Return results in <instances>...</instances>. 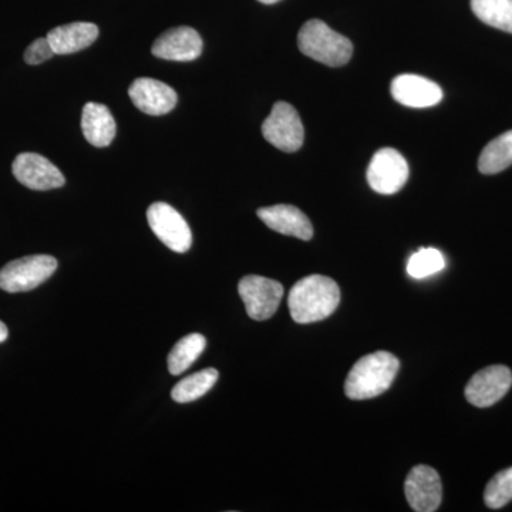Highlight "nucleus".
I'll use <instances>...</instances> for the list:
<instances>
[{
  "mask_svg": "<svg viewBox=\"0 0 512 512\" xmlns=\"http://www.w3.org/2000/svg\"><path fill=\"white\" fill-rule=\"evenodd\" d=\"M512 164V130L494 138L485 146L478 160V170L483 174H497Z\"/></svg>",
  "mask_w": 512,
  "mask_h": 512,
  "instance_id": "obj_18",
  "label": "nucleus"
},
{
  "mask_svg": "<svg viewBox=\"0 0 512 512\" xmlns=\"http://www.w3.org/2000/svg\"><path fill=\"white\" fill-rule=\"evenodd\" d=\"M128 96L134 106L148 116H164L174 110L178 101L173 87L147 77L134 80L128 89Z\"/></svg>",
  "mask_w": 512,
  "mask_h": 512,
  "instance_id": "obj_12",
  "label": "nucleus"
},
{
  "mask_svg": "<svg viewBox=\"0 0 512 512\" xmlns=\"http://www.w3.org/2000/svg\"><path fill=\"white\" fill-rule=\"evenodd\" d=\"M13 175L20 184L35 191L63 187L66 178L52 161L36 153H22L12 165Z\"/></svg>",
  "mask_w": 512,
  "mask_h": 512,
  "instance_id": "obj_9",
  "label": "nucleus"
},
{
  "mask_svg": "<svg viewBox=\"0 0 512 512\" xmlns=\"http://www.w3.org/2000/svg\"><path fill=\"white\" fill-rule=\"evenodd\" d=\"M393 99L413 109H427L443 100V90L433 80L417 74L397 76L390 87Z\"/></svg>",
  "mask_w": 512,
  "mask_h": 512,
  "instance_id": "obj_13",
  "label": "nucleus"
},
{
  "mask_svg": "<svg viewBox=\"0 0 512 512\" xmlns=\"http://www.w3.org/2000/svg\"><path fill=\"white\" fill-rule=\"evenodd\" d=\"M512 386V373L507 366H490L471 377L466 386V399L473 406L490 407L500 402Z\"/></svg>",
  "mask_w": 512,
  "mask_h": 512,
  "instance_id": "obj_10",
  "label": "nucleus"
},
{
  "mask_svg": "<svg viewBox=\"0 0 512 512\" xmlns=\"http://www.w3.org/2000/svg\"><path fill=\"white\" fill-rule=\"evenodd\" d=\"M407 503L417 512L439 510L443 500V485L439 473L429 466H416L404 484Z\"/></svg>",
  "mask_w": 512,
  "mask_h": 512,
  "instance_id": "obj_11",
  "label": "nucleus"
},
{
  "mask_svg": "<svg viewBox=\"0 0 512 512\" xmlns=\"http://www.w3.org/2000/svg\"><path fill=\"white\" fill-rule=\"evenodd\" d=\"M217 380V369L210 367V369L201 370V372L185 377L180 383L175 384L171 396H173L174 402L177 403L195 402V400L210 392Z\"/></svg>",
  "mask_w": 512,
  "mask_h": 512,
  "instance_id": "obj_20",
  "label": "nucleus"
},
{
  "mask_svg": "<svg viewBox=\"0 0 512 512\" xmlns=\"http://www.w3.org/2000/svg\"><path fill=\"white\" fill-rule=\"evenodd\" d=\"M340 289L333 279L311 275L301 279L289 292L288 306L292 319L301 325L320 322L336 311Z\"/></svg>",
  "mask_w": 512,
  "mask_h": 512,
  "instance_id": "obj_1",
  "label": "nucleus"
},
{
  "mask_svg": "<svg viewBox=\"0 0 512 512\" xmlns=\"http://www.w3.org/2000/svg\"><path fill=\"white\" fill-rule=\"evenodd\" d=\"M471 9L485 25L512 33V0H471Z\"/></svg>",
  "mask_w": 512,
  "mask_h": 512,
  "instance_id": "obj_21",
  "label": "nucleus"
},
{
  "mask_svg": "<svg viewBox=\"0 0 512 512\" xmlns=\"http://www.w3.org/2000/svg\"><path fill=\"white\" fill-rule=\"evenodd\" d=\"M153 55L173 62H192L202 53V39L197 30L180 26L167 30L154 42Z\"/></svg>",
  "mask_w": 512,
  "mask_h": 512,
  "instance_id": "obj_14",
  "label": "nucleus"
},
{
  "mask_svg": "<svg viewBox=\"0 0 512 512\" xmlns=\"http://www.w3.org/2000/svg\"><path fill=\"white\" fill-rule=\"evenodd\" d=\"M53 56H55V50L50 45L49 39L40 37L26 49L25 62L36 66V64L45 63Z\"/></svg>",
  "mask_w": 512,
  "mask_h": 512,
  "instance_id": "obj_24",
  "label": "nucleus"
},
{
  "mask_svg": "<svg viewBox=\"0 0 512 512\" xmlns=\"http://www.w3.org/2000/svg\"><path fill=\"white\" fill-rule=\"evenodd\" d=\"M239 296L244 301L249 318L266 320L278 311L284 298V286L264 276H244L238 285Z\"/></svg>",
  "mask_w": 512,
  "mask_h": 512,
  "instance_id": "obj_6",
  "label": "nucleus"
},
{
  "mask_svg": "<svg viewBox=\"0 0 512 512\" xmlns=\"http://www.w3.org/2000/svg\"><path fill=\"white\" fill-rule=\"evenodd\" d=\"M446 268V259L439 249L423 248L410 256L407 274L414 279H424Z\"/></svg>",
  "mask_w": 512,
  "mask_h": 512,
  "instance_id": "obj_22",
  "label": "nucleus"
},
{
  "mask_svg": "<svg viewBox=\"0 0 512 512\" xmlns=\"http://www.w3.org/2000/svg\"><path fill=\"white\" fill-rule=\"evenodd\" d=\"M303 55L330 67L345 66L353 55L352 42L322 20L313 19L302 26L298 36Z\"/></svg>",
  "mask_w": 512,
  "mask_h": 512,
  "instance_id": "obj_3",
  "label": "nucleus"
},
{
  "mask_svg": "<svg viewBox=\"0 0 512 512\" xmlns=\"http://www.w3.org/2000/svg\"><path fill=\"white\" fill-rule=\"evenodd\" d=\"M205 346H207V340L200 333H191L178 340L177 345L168 355V370L171 375L180 376L185 370L190 369L204 352Z\"/></svg>",
  "mask_w": 512,
  "mask_h": 512,
  "instance_id": "obj_19",
  "label": "nucleus"
},
{
  "mask_svg": "<svg viewBox=\"0 0 512 512\" xmlns=\"http://www.w3.org/2000/svg\"><path fill=\"white\" fill-rule=\"evenodd\" d=\"M8 336V326H6L5 323H3L2 320H0V343L5 342V340L8 339Z\"/></svg>",
  "mask_w": 512,
  "mask_h": 512,
  "instance_id": "obj_25",
  "label": "nucleus"
},
{
  "mask_svg": "<svg viewBox=\"0 0 512 512\" xmlns=\"http://www.w3.org/2000/svg\"><path fill=\"white\" fill-rule=\"evenodd\" d=\"M400 362L392 353L380 352L363 356L350 370L345 383V393L352 400H369L390 389Z\"/></svg>",
  "mask_w": 512,
  "mask_h": 512,
  "instance_id": "obj_2",
  "label": "nucleus"
},
{
  "mask_svg": "<svg viewBox=\"0 0 512 512\" xmlns=\"http://www.w3.org/2000/svg\"><path fill=\"white\" fill-rule=\"evenodd\" d=\"M147 221L156 237L171 251L184 254L191 248L190 225L171 205L165 202H154L147 210Z\"/></svg>",
  "mask_w": 512,
  "mask_h": 512,
  "instance_id": "obj_7",
  "label": "nucleus"
},
{
  "mask_svg": "<svg viewBox=\"0 0 512 512\" xmlns=\"http://www.w3.org/2000/svg\"><path fill=\"white\" fill-rule=\"evenodd\" d=\"M262 134L269 144L285 153H295L305 140V130L298 111L285 101H278L272 107L271 114L262 124Z\"/></svg>",
  "mask_w": 512,
  "mask_h": 512,
  "instance_id": "obj_5",
  "label": "nucleus"
},
{
  "mask_svg": "<svg viewBox=\"0 0 512 512\" xmlns=\"http://www.w3.org/2000/svg\"><path fill=\"white\" fill-rule=\"evenodd\" d=\"M46 37L55 55H72L93 45L99 37V28L94 23L74 22L50 30Z\"/></svg>",
  "mask_w": 512,
  "mask_h": 512,
  "instance_id": "obj_16",
  "label": "nucleus"
},
{
  "mask_svg": "<svg viewBox=\"0 0 512 512\" xmlns=\"http://www.w3.org/2000/svg\"><path fill=\"white\" fill-rule=\"evenodd\" d=\"M56 258L50 255H30L16 259L0 271V289L9 293L29 292L45 284L55 274Z\"/></svg>",
  "mask_w": 512,
  "mask_h": 512,
  "instance_id": "obj_4",
  "label": "nucleus"
},
{
  "mask_svg": "<svg viewBox=\"0 0 512 512\" xmlns=\"http://www.w3.org/2000/svg\"><path fill=\"white\" fill-rule=\"evenodd\" d=\"M409 180V164L406 158L394 148H382L376 151L369 168L367 183L372 190L383 195L396 194Z\"/></svg>",
  "mask_w": 512,
  "mask_h": 512,
  "instance_id": "obj_8",
  "label": "nucleus"
},
{
  "mask_svg": "<svg viewBox=\"0 0 512 512\" xmlns=\"http://www.w3.org/2000/svg\"><path fill=\"white\" fill-rule=\"evenodd\" d=\"M258 2L265 3V5H274V3H278L279 0H258Z\"/></svg>",
  "mask_w": 512,
  "mask_h": 512,
  "instance_id": "obj_26",
  "label": "nucleus"
},
{
  "mask_svg": "<svg viewBox=\"0 0 512 512\" xmlns=\"http://www.w3.org/2000/svg\"><path fill=\"white\" fill-rule=\"evenodd\" d=\"M82 131L92 146L107 147L116 137V120L104 104L87 103L82 114Z\"/></svg>",
  "mask_w": 512,
  "mask_h": 512,
  "instance_id": "obj_17",
  "label": "nucleus"
},
{
  "mask_svg": "<svg viewBox=\"0 0 512 512\" xmlns=\"http://www.w3.org/2000/svg\"><path fill=\"white\" fill-rule=\"evenodd\" d=\"M258 217L266 227L282 235H289L309 241L313 237V227L309 218L299 208L293 205H274V207L259 208Z\"/></svg>",
  "mask_w": 512,
  "mask_h": 512,
  "instance_id": "obj_15",
  "label": "nucleus"
},
{
  "mask_svg": "<svg viewBox=\"0 0 512 512\" xmlns=\"http://www.w3.org/2000/svg\"><path fill=\"white\" fill-rule=\"evenodd\" d=\"M512 500V467L495 474L484 491V503L491 510H500Z\"/></svg>",
  "mask_w": 512,
  "mask_h": 512,
  "instance_id": "obj_23",
  "label": "nucleus"
}]
</instances>
